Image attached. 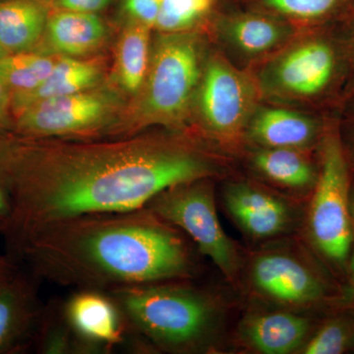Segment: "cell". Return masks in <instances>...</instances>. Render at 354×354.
<instances>
[{
    "label": "cell",
    "mask_w": 354,
    "mask_h": 354,
    "mask_svg": "<svg viewBox=\"0 0 354 354\" xmlns=\"http://www.w3.org/2000/svg\"><path fill=\"white\" fill-rule=\"evenodd\" d=\"M250 81L225 60H212L200 87V108L214 134L230 137L243 127L252 109Z\"/></svg>",
    "instance_id": "cell-9"
},
{
    "label": "cell",
    "mask_w": 354,
    "mask_h": 354,
    "mask_svg": "<svg viewBox=\"0 0 354 354\" xmlns=\"http://www.w3.org/2000/svg\"><path fill=\"white\" fill-rule=\"evenodd\" d=\"M11 202L1 177H0V235L3 236L8 230L11 221Z\"/></svg>",
    "instance_id": "cell-30"
},
{
    "label": "cell",
    "mask_w": 354,
    "mask_h": 354,
    "mask_svg": "<svg viewBox=\"0 0 354 354\" xmlns=\"http://www.w3.org/2000/svg\"><path fill=\"white\" fill-rule=\"evenodd\" d=\"M176 281L108 291L130 330L149 346L169 353H192L206 344L215 311L209 298Z\"/></svg>",
    "instance_id": "cell-3"
},
{
    "label": "cell",
    "mask_w": 354,
    "mask_h": 354,
    "mask_svg": "<svg viewBox=\"0 0 354 354\" xmlns=\"http://www.w3.org/2000/svg\"><path fill=\"white\" fill-rule=\"evenodd\" d=\"M308 328V323L302 317L288 313L265 314L248 319L243 335L260 353L286 354L302 344Z\"/></svg>",
    "instance_id": "cell-18"
},
{
    "label": "cell",
    "mask_w": 354,
    "mask_h": 354,
    "mask_svg": "<svg viewBox=\"0 0 354 354\" xmlns=\"http://www.w3.org/2000/svg\"><path fill=\"white\" fill-rule=\"evenodd\" d=\"M268 8L297 20H317L325 17L339 0H259Z\"/></svg>",
    "instance_id": "cell-25"
},
{
    "label": "cell",
    "mask_w": 354,
    "mask_h": 354,
    "mask_svg": "<svg viewBox=\"0 0 354 354\" xmlns=\"http://www.w3.org/2000/svg\"><path fill=\"white\" fill-rule=\"evenodd\" d=\"M41 281L27 268L0 281V354L32 351L44 304L39 295Z\"/></svg>",
    "instance_id": "cell-10"
},
{
    "label": "cell",
    "mask_w": 354,
    "mask_h": 354,
    "mask_svg": "<svg viewBox=\"0 0 354 354\" xmlns=\"http://www.w3.org/2000/svg\"><path fill=\"white\" fill-rule=\"evenodd\" d=\"M211 174L206 157L179 140L65 142L0 133V177L12 209L2 236L6 254L55 221L144 208L162 191Z\"/></svg>",
    "instance_id": "cell-1"
},
{
    "label": "cell",
    "mask_w": 354,
    "mask_h": 354,
    "mask_svg": "<svg viewBox=\"0 0 354 354\" xmlns=\"http://www.w3.org/2000/svg\"><path fill=\"white\" fill-rule=\"evenodd\" d=\"M6 55H8V53L3 48H2L1 44H0V58L6 57Z\"/></svg>",
    "instance_id": "cell-33"
},
{
    "label": "cell",
    "mask_w": 354,
    "mask_h": 354,
    "mask_svg": "<svg viewBox=\"0 0 354 354\" xmlns=\"http://www.w3.org/2000/svg\"><path fill=\"white\" fill-rule=\"evenodd\" d=\"M106 37V25L97 14L58 9L48 17L39 44L43 50L37 51L57 57H82L97 50Z\"/></svg>",
    "instance_id": "cell-13"
},
{
    "label": "cell",
    "mask_w": 354,
    "mask_h": 354,
    "mask_svg": "<svg viewBox=\"0 0 354 354\" xmlns=\"http://www.w3.org/2000/svg\"><path fill=\"white\" fill-rule=\"evenodd\" d=\"M225 204L243 230L258 239L278 234L288 223L290 216L283 203L249 186L228 188Z\"/></svg>",
    "instance_id": "cell-16"
},
{
    "label": "cell",
    "mask_w": 354,
    "mask_h": 354,
    "mask_svg": "<svg viewBox=\"0 0 354 354\" xmlns=\"http://www.w3.org/2000/svg\"><path fill=\"white\" fill-rule=\"evenodd\" d=\"M102 75V64L97 60L57 57L50 75L39 87L24 94L12 95L13 115L44 100L76 94L97 87Z\"/></svg>",
    "instance_id": "cell-14"
},
{
    "label": "cell",
    "mask_w": 354,
    "mask_h": 354,
    "mask_svg": "<svg viewBox=\"0 0 354 354\" xmlns=\"http://www.w3.org/2000/svg\"><path fill=\"white\" fill-rule=\"evenodd\" d=\"M120 97L97 87L36 102L14 116L12 133L32 139L90 138L115 118Z\"/></svg>",
    "instance_id": "cell-5"
},
{
    "label": "cell",
    "mask_w": 354,
    "mask_h": 354,
    "mask_svg": "<svg viewBox=\"0 0 354 354\" xmlns=\"http://www.w3.org/2000/svg\"><path fill=\"white\" fill-rule=\"evenodd\" d=\"M150 28L127 20L116 48L115 79L123 92L138 95L151 60Z\"/></svg>",
    "instance_id": "cell-19"
},
{
    "label": "cell",
    "mask_w": 354,
    "mask_h": 354,
    "mask_svg": "<svg viewBox=\"0 0 354 354\" xmlns=\"http://www.w3.org/2000/svg\"><path fill=\"white\" fill-rule=\"evenodd\" d=\"M162 220L195 242L198 250L213 261L225 276L236 270V253L223 232L211 186L205 178L178 184L162 191L147 204Z\"/></svg>",
    "instance_id": "cell-6"
},
{
    "label": "cell",
    "mask_w": 354,
    "mask_h": 354,
    "mask_svg": "<svg viewBox=\"0 0 354 354\" xmlns=\"http://www.w3.org/2000/svg\"><path fill=\"white\" fill-rule=\"evenodd\" d=\"M162 0H123L122 11L127 20L147 27H155Z\"/></svg>",
    "instance_id": "cell-27"
},
{
    "label": "cell",
    "mask_w": 354,
    "mask_h": 354,
    "mask_svg": "<svg viewBox=\"0 0 354 354\" xmlns=\"http://www.w3.org/2000/svg\"><path fill=\"white\" fill-rule=\"evenodd\" d=\"M348 337L339 323H330L323 327L305 346V354H339L346 348Z\"/></svg>",
    "instance_id": "cell-26"
},
{
    "label": "cell",
    "mask_w": 354,
    "mask_h": 354,
    "mask_svg": "<svg viewBox=\"0 0 354 354\" xmlns=\"http://www.w3.org/2000/svg\"><path fill=\"white\" fill-rule=\"evenodd\" d=\"M256 167L274 183L304 188L313 181V169L295 149L267 148L254 158Z\"/></svg>",
    "instance_id": "cell-23"
},
{
    "label": "cell",
    "mask_w": 354,
    "mask_h": 354,
    "mask_svg": "<svg viewBox=\"0 0 354 354\" xmlns=\"http://www.w3.org/2000/svg\"><path fill=\"white\" fill-rule=\"evenodd\" d=\"M200 79L201 62L196 39L183 32L158 37L153 44L148 74L140 92L138 114L128 131L145 125L180 123Z\"/></svg>",
    "instance_id": "cell-4"
},
{
    "label": "cell",
    "mask_w": 354,
    "mask_h": 354,
    "mask_svg": "<svg viewBox=\"0 0 354 354\" xmlns=\"http://www.w3.org/2000/svg\"><path fill=\"white\" fill-rule=\"evenodd\" d=\"M285 26L262 16L246 15L230 21L225 28L230 43L248 55L274 50L288 36Z\"/></svg>",
    "instance_id": "cell-21"
},
{
    "label": "cell",
    "mask_w": 354,
    "mask_h": 354,
    "mask_svg": "<svg viewBox=\"0 0 354 354\" xmlns=\"http://www.w3.org/2000/svg\"><path fill=\"white\" fill-rule=\"evenodd\" d=\"M334 48L322 39H311L291 48L272 64L271 81L283 94L315 97L330 87L337 73Z\"/></svg>",
    "instance_id": "cell-11"
},
{
    "label": "cell",
    "mask_w": 354,
    "mask_h": 354,
    "mask_svg": "<svg viewBox=\"0 0 354 354\" xmlns=\"http://www.w3.org/2000/svg\"><path fill=\"white\" fill-rule=\"evenodd\" d=\"M32 351L39 354H83L80 342L65 318L62 299L44 304Z\"/></svg>",
    "instance_id": "cell-22"
},
{
    "label": "cell",
    "mask_w": 354,
    "mask_h": 354,
    "mask_svg": "<svg viewBox=\"0 0 354 354\" xmlns=\"http://www.w3.org/2000/svg\"><path fill=\"white\" fill-rule=\"evenodd\" d=\"M351 216H353V223H354V197L353 200V205H351ZM351 274H353V279H354V252L353 255V258H351Z\"/></svg>",
    "instance_id": "cell-32"
},
{
    "label": "cell",
    "mask_w": 354,
    "mask_h": 354,
    "mask_svg": "<svg viewBox=\"0 0 354 354\" xmlns=\"http://www.w3.org/2000/svg\"><path fill=\"white\" fill-rule=\"evenodd\" d=\"M252 277L263 293L286 304H308L322 293L320 283L306 268L281 254L258 258L253 265Z\"/></svg>",
    "instance_id": "cell-12"
},
{
    "label": "cell",
    "mask_w": 354,
    "mask_h": 354,
    "mask_svg": "<svg viewBox=\"0 0 354 354\" xmlns=\"http://www.w3.org/2000/svg\"><path fill=\"white\" fill-rule=\"evenodd\" d=\"M62 309L83 354L127 351L132 330L120 307L108 291L73 290L62 299Z\"/></svg>",
    "instance_id": "cell-8"
},
{
    "label": "cell",
    "mask_w": 354,
    "mask_h": 354,
    "mask_svg": "<svg viewBox=\"0 0 354 354\" xmlns=\"http://www.w3.org/2000/svg\"><path fill=\"white\" fill-rule=\"evenodd\" d=\"M212 0H162L155 27L164 34L187 31L209 12Z\"/></svg>",
    "instance_id": "cell-24"
},
{
    "label": "cell",
    "mask_w": 354,
    "mask_h": 354,
    "mask_svg": "<svg viewBox=\"0 0 354 354\" xmlns=\"http://www.w3.org/2000/svg\"><path fill=\"white\" fill-rule=\"evenodd\" d=\"M19 268L20 265L12 258L9 257L7 254L0 253V281L10 278Z\"/></svg>",
    "instance_id": "cell-31"
},
{
    "label": "cell",
    "mask_w": 354,
    "mask_h": 354,
    "mask_svg": "<svg viewBox=\"0 0 354 354\" xmlns=\"http://www.w3.org/2000/svg\"><path fill=\"white\" fill-rule=\"evenodd\" d=\"M310 230L319 250L330 260L342 262L353 241L348 205L346 158L337 139L326 143L322 171L310 212Z\"/></svg>",
    "instance_id": "cell-7"
},
{
    "label": "cell",
    "mask_w": 354,
    "mask_h": 354,
    "mask_svg": "<svg viewBox=\"0 0 354 354\" xmlns=\"http://www.w3.org/2000/svg\"><path fill=\"white\" fill-rule=\"evenodd\" d=\"M50 0H0V44L8 53L36 50L43 39Z\"/></svg>",
    "instance_id": "cell-15"
},
{
    "label": "cell",
    "mask_w": 354,
    "mask_h": 354,
    "mask_svg": "<svg viewBox=\"0 0 354 354\" xmlns=\"http://www.w3.org/2000/svg\"><path fill=\"white\" fill-rule=\"evenodd\" d=\"M55 57L37 50L8 53L0 58V80L11 95L31 92L50 75Z\"/></svg>",
    "instance_id": "cell-20"
},
{
    "label": "cell",
    "mask_w": 354,
    "mask_h": 354,
    "mask_svg": "<svg viewBox=\"0 0 354 354\" xmlns=\"http://www.w3.org/2000/svg\"><path fill=\"white\" fill-rule=\"evenodd\" d=\"M251 136L267 148L297 149L309 145L316 125L304 114L285 109H265L255 116Z\"/></svg>",
    "instance_id": "cell-17"
},
{
    "label": "cell",
    "mask_w": 354,
    "mask_h": 354,
    "mask_svg": "<svg viewBox=\"0 0 354 354\" xmlns=\"http://www.w3.org/2000/svg\"><path fill=\"white\" fill-rule=\"evenodd\" d=\"M12 95L0 80V133L12 131Z\"/></svg>",
    "instance_id": "cell-29"
},
{
    "label": "cell",
    "mask_w": 354,
    "mask_h": 354,
    "mask_svg": "<svg viewBox=\"0 0 354 354\" xmlns=\"http://www.w3.org/2000/svg\"><path fill=\"white\" fill-rule=\"evenodd\" d=\"M353 55H354V31H353Z\"/></svg>",
    "instance_id": "cell-34"
},
{
    "label": "cell",
    "mask_w": 354,
    "mask_h": 354,
    "mask_svg": "<svg viewBox=\"0 0 354 354\" xmlns=\"http://www.w3.org/2000/svg\"><path fill=\"white\" fill-rule=\"evenodd\" d=\"M180 230L144 207L41 227L9 257L41 281L111 291L189 279L195 263Z\"/></svg>",
    "instance_id": "cell-2"
},
{
    "label": "cell",
    "mask_w": 354,
    "mask_h": 354,
    "mask_svg": "<svg viewBox=\"0 0 354 354\" xmlns=\"http://www.w3.org/2000/svg\"><path fill=\"white\" fill-rule=\"evenodd\" d=\"M111 0H53L57 9L76 12L97 14L109 6Z\"/></svg>",
    "instance_id": "cell-28"
}]
</instances>
